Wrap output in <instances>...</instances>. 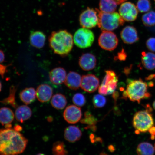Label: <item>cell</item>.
I'll use <instances>...</instances> for the list:
<instances>
[{
  "mask_svg": "<svg viewBox=\"0 0 155 155\" xmlns=\"http://www.w3.org/2000/svg\"><path fill=\"white\" fill-rule=\"evenodd\" d=\"M99 79L95 75L88 74L83 75L81 79V88L87 92H94L99 86Z\"/></svg>",
  "mask_w": 155,
  "mask_h": 155,
  "instance_id": "obj_11",
  "label": "cell"
},
{
  "mask_svg": "<svg viewBox=\"0 0 155 155\" xmlns=\"http://www.w3.org/2000/svg\"><path fill=\"white\" fill-rule=\"evenodd\" d=\"M154 2H155V0H154Z\"/></svg>",
  "mask_w": 155,
  "mask_h": 155,
  "instance_id": "obj_44",
  "label": "cell"
},
{
  "mask_svg": "<svg viewBox=\"0 0 155 155\" xmlns=\"http://www.w3.org/2000/svg\"><path fill=\"white\" fill-rule=\"evenodd\" d=\"M146 45L147 48L150 51L155 52V38H149L146 42Z\"/></svg>",
  "mask_w": 155,
  "mask_h": 155,
  "instance_id": "obj_34",
  "label": "cell"
},
{
  "mask_svg": "<svg viewBox=\"0 0 155 155\" xmlns=\"http://www.w3.org/2000/svg\"><path fill=\"white\" fill-rule=\"evenodd\" d=\"M28 140L14 129H0V155H18L24 152Z\"/></svg>",
  "mask_w": 155,
  "mask_h": 155,
  "instance_id": "obj_1",
  "label": "cell"
},
{
  "mask_svg": "<svg viewBox=\"0 0 155 155\" xmlns=\"http://www.w3.org/2000/svg\"><path fill=\"white\" fill-rule=\"evenodd\" d=\"M82 135L80 129L75 126H71L66 128L64 133L65 139L70 142L73 143L78 141Z\"/></svg>",
  "mask_w": 155,
  "mask_h": 155,
  "instance_id": "obj_20",
  "label": "cell"
},
{
  "mask_svg": "<svg viewBox=\"0 0 155 155\" xmlns=\"http://www.w3.org/2000/svg\"><path fill=\"white\" fill-rule=\"evenodd\" d=\"M127 83V89L123 93V98L139 104L141 100L150 97L151 95L148 92V84L141 79H128Z\"/></svg>",
  "mask_w": 155,
  "mask_h": 155,
  "instance_id": "obj_3",
  "label": "cell"
},
{
  "mask_svg": "<svg viewBox=\"0 0 155 155\" xmlns=\"http://www.w3.org/2000/svg\"><path fill=\"white\" fill-rule=\"evenodd\" d=\"M36 155H45L44 154H42V153H39V154H37Z\"/></svg>",
  "mask_w": 155,
  "mask_h": 155,
  "instance_id": "obj_42",
  "label": "cell"
},
{
  "mask_svg": "<svg viewBox=\"0 0 155 155\" xmlns=\"http://www.w3.org/2000/svg\"><path fill=\"white\" fill-rule=\"evenodd\" d=\"M8 66L5 65L0 64V75L3 78H4L5 73L7 71Z\"/></svg>",
  "mask_w": 155,
  "mask_h": 155,
  "instance_id": "obj_35",
  "label": "cell"
},
{
  "mask_svg": "<svg viewBox=\"0 0 155 155\" xmlns=\"http://www.w3.org/2000/svg\"><path fill=\"white\" fill-rule=\"evenodd\" d=\"M94 40V34L92 31L84 28L78 29L75 32L73 38L75 45L81 48L90 47Z\"/></svg>",
  "mask_w": 155,
  "mask_h": 155,
  "instance_id": "obj_7",
  "label": "cell"
},
{
  "mask_svg": "<svg viewBox=\"0 0 155 155\" xmlns=\"http://www.w3.org/2000/svg\"><path fill=\"white\" fill-rule=\"evenodd\" d=\"M16 90V87L14 86H11L10 89L9 96L3 100L0 101V102L5 105H11L14 108H17L18 105L15 100V94Z\"/></svg>",
  "mask_w": 155,
  "mask_h": 155,
  "instance_id": "obj_27",
  "label": "cell"
},
{
  "mask_svg": "<svg viewBox=\"0 0 155 155\" xmlns=\"http://www.w3.org/2000/svg\"><path fill=\"white\" fill-rule=\"evenodd\" d=\"M79 23L83 28L90 29L98 25V17L97 11L88 8L81 13L79 18Z\"/></svg>",
  "mask_w": 155,
  "mask_h": 155,
  "instance_id": "obj_8",
  "label": "cell"
},
{
  "mask_svg": "<svg viewBox=\"0 0 155 155\" xmlns=\"http://www.w3.org/2000/svg\"><path fill=\"white\" fill-rule=\"evenodd\" d=\"M98 17V26L102 31H113L123 26L125 23L119 13L117 12L107 13L96 9Z\"/></svg>",
  "mask_w": 155,
  "mask_h": 155,
  "instance_id": "obj_4",
  "label": "cell"
},
{
  "mask_svg": "<svg viewBox=\"0 0 155 155\" xmlns=\"http://www.w3.org/2000/svg\"><path fill=\"white\" fill-rule=\"evenodd\" d=\"M117 5L113 0H100V11L104 13H113L116 10Z\"/></svg>",
  "mask_w": 155,
  "mask_h": 155,
  "instance_id": "obj_26",
  "label": "cell"
},
{
  "mask_svg": "<svg viewBox=\"0 0 155 155\" xmlns=\"http://www.w3.org/2000/svg\"><path fill=\"white\" fill-rule=\"evenodd\" d=\"M150 110L137 112L134 116L133 125L137 134L146 133L154 127V119Z\"/></svg>",
  "mask_w": 155,
  "mask_h": 155,
  "instance_id": "obj_5",
  "label": "cell"
},
{
  "mask_svg": "<svg viewBox=\"0 0 155 155\" xmlns=\"http://www.w3.org/2000/svg\"><path fill=\"white\" fill-rule=\"evenodd\" d=\"M119 14L125 21L132 22L136 19L138 11L134 4L130 2L122 3L119 9Z\"/></svg>",
  "mask_w": 155,
  "mask_h": 155,
  "instance_id": "obj_10",
  "label": "cell"
},
{
  "mask_svg": "<svg viewBox=\"0 0 155 155\" xmlns=\"http://www.w3.org/2000/svg\"><path fill=\"white\" fill-rule=\"evenodd\" d=\"M106 99L102 94H96L93 98V104L96 108H101L105 105Z\"/></svg>",
  "mask_w": 155,
  "mask_h": 155,
  "instance_id": "obj_31",
  "label": "cell"
},
{
  "mask_svg": "<svg viewBox=\"0 0 155 155\" xmlns=\"http://www.w3.org/2000/svg\"><path fill=\"white\" fill-rule=\"evenodd\" d=\"M119 40L116 34L110 31H103L98 38V44L102 49L112 51L118 45Z\"/></svg>",
  "mask_w": 155,
  "mask_h": 155,
  "instance_id": "obj_9",
  "label": "cell"
},
{
  "mask_svg": "<svg viewBox=\"0 0 155 155\" xmlns=\"http://www.w3.org/2000/svg\"><path fill=\"white\" fill-rule=\"evenodd\" d=\"M36 97V91L32 87L26 88L19 94V97L21 101L26 105L34 102Z\"/></svg>",
  "mask_w": 155,
  "mask_h": 155,
  "instance_id": "obj_22",
  "label": "cell"
},
{
  "mask_svg": "<svg viewBox=\"0 0 155 155\" xmlns=\"http://www.w3.org/2000/svg\"><path fill=\"white\" fill-rule=\"evenodd\" d=\"M14 129L15 130L19 132H20L22 130V128L21 127V126L17 125L15 126Z\"/></svg>",
  "mask_w": 155,
  "mask_h": 155,
  "instance_id": "obj_38",
  "label": "cell"
},
{
  "mask_svg": "<svg viewBox=\"0 0 155 155\" xmlns=\"http://www.w3.org/2000/svg\"><path fill=\"white\" fill-rule=\"evenodd\" d=\"M50 48L56 54L66 56L72 50L73 46V37L66 30H61L51 33L48 38Z\"/></svg>",
  "mask_w": 155,
  "mask_h": 155,
  "instance_id": "obj_2",
  "label": "cell"
},
{
  "mask_svg": "<svg viewBox=\"0 0 155 155\" xmlns=\"http://www.w3.org/2000/svg\"><path fill=\"white\" fill-rule=\"evenodd\" d=\"M52 151L53 155H68V154L64 144L61 141H58L54 143Z\"/></svg>",
  "mask_w": 155,
  "mask_h": 155,
  "instance_id": "obj_28",
  "label": "cell"
},
{
  "mask_svg": "<svg viewBox=\"0 0 155 155\" xmlns=\"http://www.w3.org/2000/svg\"><path fill=\"white\" fill-rule=\"evenodd\" d=\"M153 108H154V109L155 110V101L153 102Z\"/></svg>",
  "mask_w": 155,
  "mask_h": 155,
  "instance_id": "obj_40",
  "label": "cell"
},
{
  "mask_svg": "<svg viewBox=\"0 0 155 155\" xmlns=\"http://www.w3.org/2000/svg\"><path fill=\"white\" fill-rule=\"evenodd\" d=\"M137 10L141 13L148 12L151 8L150 0H139L137 4Z\"/></svg>",
  "mask_w": 155,
  "mask_h": 155,
  "instance_id": "obj_30",
  "label": "cell"
},
{
  "mask_svg": "<svg viewBox=\"0 0 155 155\" xmlns=\"http://www.w3.org/2000/svg\"><path fill=\"white\" fill-rule=\"evenodd\" d=\"M113 1H115L117 5H119L120 4L124 2L127 0H113Z\"/></svg>",
  "mask_w": 155,
  "mask_h": 155,
  "instance_id": "obj_39",
  "label": "cell"
},
{
  "mask_svg": "<svg viewBox=\"0 0 155 155\" xmlns=\"http://www.w3.org/2000/svg\"><path fill=\"white\" fill-rule=\"evenodd\" d=\"M82 113L81 108L75 105H70L66 108L63 113L65 120L70 124H75L80 120Z\"/></svg>",
  "mask_w": 155,
  "mask_h": 155,
  "instance_id": "obj_12",
  "label": "cell"
},
{
  "mask_svg": "<svg viewBox=\"0 0 155 155\" xmlns=\"http://www.w3.org/2000/svg\"><path fill=\"white\" fill-rule=\"evenodd\" d=\"M127 57V55H126L124 50L123 49L121 52L118 53L117 58L120 61H125Z\"/></svg>",
  "mask_w": 155,
  "mask_h": 155,
  "instance_id": "obj_36",
  "label": "cell"
},
{
  "mask_svg": "<svg viewBox=\"0 0 155 155\" xmlns=\"http://www.w3.org/2000/svg\"><path fill=\"white\" fill-rule=\"evenodd\" d=\"M141 61L145 69L152 70L155 68V54L152 53H142Z\"/></svg>",
  "mask_w": 155,
  "mask_h": 155,
  "instance_id": "obj_23",
  "label": "cell"
},
{
  "mask_svg": "<svg viewBox=\"0 0 155 155\" xmlns=\"http://www.w3.org/2000/svg\"><path fill=\"white\" fill-rule=\"evenodd\" d=\"M5 57L4 53L1 50H0V63L3 62L5 61Z\"/></svg>",
  "mask_w": 155,
  "mask_h": 155,
  "instance_id": "obj_37",
  "label": "cell"
},
{
  "mask_svg": "<svg viewBox=\"0 0 155 155\" xmlns=\"http://www.w3.org/2000/svg\"><path fill=\"white\" fill-rule=\"evenodd\" d=\"M51 103L56 109L62 110L65 107L67 102L65 96L61 94H56L52 97Z\"/></svg>",
  "mask_w": 155,
  "mask_h": 155,
  "instance_id": "obj_24",
  "label": "cell"
},
{
  "mask_svg": "<svg viewBox=\"0 0 155 155\" xmlns=\"http://www.w3.org/2000/svg\"><path fill=\"white\" fill-rule=\"evenodd\" d=\"M15 118V115L12 110L8 107L0 108V123L5 126V128H11V123Z\"/></svg>",
  "mask_w": 155,
  "mask_h": 155,
  "instance_id": "obj_17",
  "label": "cell"
},
{
  "mask_svg": "<svg viewBox=\"0 0 155 155\" xmlns=\"http://www.w3.org/2000/svg\"><path fill=\"white\" fill-rule=\"evenodd\" d=\"M32 115L31 110L27 105L18 106L15 111V119L21 123H24L30 119Z\"/></svg>",
  "mask_w": 155,
  "mask_h": 155,
  "instance_id": "obj_21",
  "label": "cell"
},
{
  "mask_svg": "<svg viewBox=\"0 0 155 155\" xmlns=\"http://www.w3.org/2000/svg\"><path fill=\"white\" fill-rule=\"evenodd\" d=\"M67 76L66 71L61 67L56 68L51 70L49 74L50 81L55 85L61 84L64 82Z\"/></svg>",
  "mask_w": 155,
  "mask_h": 155,
  "instance_id": "obj_16",
  "label": "cell"
},
{
  "mask_svg": "<svg viewBox=\"0 0 155 155\" xmlns=\"http://www.w3.org/2000/svg\"><path fill=\"white\" fill-rule=\"evenodd\" d=\"M155 152L154 147L148 142L140 143L137 148V155H154Z\"/></svg>",
  "mask_w": 155,
  "mask_h": 155,
  "instance_id": "obj_25",
  "label": "cell"
},
{
  "mask_svg": "<svg viewBox=\"0 0 155 155\" xmlns=\"http://www.w3.org/2000/svg\"><path fill=\"white\" fill-rule=\"evenodd\" d=\"M102 84L99 87L98 92L102 95H108L113 94L117 86L118 77L114 71L107 70Z\"/></svg>",
  "mask_w": 155,
  "mask_h": 155,
  "instance_id": "obj_6",
  "label": "cell"
},
{
  "mask_svg": "<svg viewBox=\"0 0 155 155\" xmlns=\"http://www.w3.org/2000/svg\"><path fill=\"white\" fill-rule=\"evenodd\" d=\"M79 65L83 70H92L96 67V58L92 54L89 53L83 54L79 59Z\"/></svg>",
  "mask_w": 155,
  "mask_h": 155,
  "instance_id": "obj_15",
  "label": "cell"
},
{
  "mask_svg": "<svg viewBox=\"0 0 155 155\" xmlns=\"http://www.w3.org/2000/svg\"><path fill=\"white\" fill-rule=\"evenodd\" d=\"M31 45L37 48L40 49L44 47L46 41V35L40 31L31 32L30 36Z\"/></svg>",
  "mask_w": 155,
  "mask_h": 155,
  "instance_id": "obj_19",
  "label": "cell"
},
{
  "mask_svg": "<svg viewBox=\"0 0 155 155\" xmlns=\"http://www.w3.org/2000/svg\"><path fill=\"white\" fill-rule=\"evenodd\" d=\"M142 21L145 26H154L155 25V11H149L143 15L142 17Z\"/></svg>",
  "mask_w": 155,
  "mask_h": 155,
  "instance_id": "obj_29",
  "label": "cell"
},
{
  "mask_svg": "<svg viewBox=\"0 0 155 155\" xmlns=\"http://www.w3.org/2000/svg\"><path fill=\"white\" fill-rule=\"evenodd\" d=\"M82 77L78 73L70 71L67 75L64 83L71 90H76L81 87Z\"/></svg>",
  "mask_w": 155,
  "mask_h": 155,
  "instance_id": "obj_18",
  "label": "cell"
},
{
  "mask_svg": "<svg viewBox=\"0 0 155 155\" xmlns=\"http://www.w3.org/2000/svg\"><path fill=\"white\" fill-rule=\"evenodd\" d=\"M154 149H155V145H154Z\"/></svg>",
  "mask_w": 155,
  "mask_h": 155,
  "instance_id": "obj_43",
  "label": "cell"
},
{
  "mask_svg": "<svg viewBox=\"0 0 155 155\" xmlns=\"http://www.w3.org/2000/svg\"><path fill=\"white\" fill-rule=\"evenodd\" d=\"M72 100L74 104L79 107L83 106L86 102L85 97L80 93H77L74 94Z\"/></svg>",
  "mask_w": 155,
  "mask_h": 155,
  "instance_id": "obj_32",
  "label": "cell"
},
{
  "mask_svg": "<svg viewBox=\"0 0 155 155\" xmlns=\"http://www.w3.org/2000/svg\"><path fill=\"white\" fill-rule=\"evenodd\" d=\"M121 37L125 44H131L135 43L139 39L137 31L134 27L127 26L121 31Z\"/></svg>",
  "mask_w": 155,
  "mask_h": 155,
  "instance_id": "obj_13",
  "label": "cell"
},
{
  "mask_svg": "<svg viewBox=\"0 0 155 155\" xmlns=\"http://www.w3.org/2000/svg\"><path fill=\"white\" fill-rule=\"evenodd\" d=\"M2 88V85L1 81H0V92L1 91Z\"/></svg>",
  "mask_w": 155,
  "mask_h": 155,
  "instance_id": "obj_41",
  "label": "cell"
},
{
  "mask_svg": "<svg viewBox=\"0 0 155 155\" xmlns=\"http://www.w3.org/2000/svg\"><path fill=\"white\" fill-rule=\"evenodd\" d=\"M53 90L49 85L41 84L39 86L36 91V97L41 102L49 101L52 97Z\"/></svg>",
  "mask_w": 155,
  "mask_h": 155,
  "instance_id": "obj_14",
  "label": "cell"
},
{
  "mask_svg": "<svg viewBox=\"0 0 155 155\" xmlns=\"http://www.w3.org/2000/svg\"><path fill=\"white\" fill-rule=\"evenodd\" d=\"M82 123H86L89 125H94L96 123L95 118L88 112H86L85 114L84 119L82 120Z\"/></svg>",
  "mask_w": 155,
  "mask_h": 155,
  "instance_id": "obj_33",
  "label": "cell"
}]
</instances>
